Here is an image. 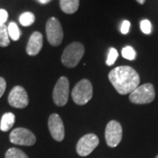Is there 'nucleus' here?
I'll return each instance as SVG.
<instances>
[{
  "label": "nucleus",
  "instance_id": "obj_4",
  "mask_svg": "<svg viewBox=\"0 0 158 158\" xmlns=\"http://www.w3.org/2000/svg\"><path fill=\"white\" fill-rule=\"evenodd\" d=\"M156 97L155 88L151 84H144L138 86L129 95V100L134 104L144 105L154 101Z\"/></svg>",
  "mask_w": 158,
  "mask_h": 158
},
{
  "label": "nucleus",
  "instance_id": "obj_6",
  "mask_svg": "<svg viewBox=\"0 0 158 158\" xmlns=\"http://www.w3.org/2000/svg\"><path fill=\"white\" fill-rule=\"evenodd\" d=\"M69 83L66 77L58 79L53 90V100L57 106H64L69 99Z\"/></svg>",
  "mask_w": 158,
  "mask_h": 158
},
{
  "label": "nucleus",
  "instance_id": "obj_7",
  "mask_svg": "<svg viewBox=\"0 0 158 158\" xmlns=\"http://www.w3.org/2000/svg\"><path fill=\"white\" fill-rule=\"evenodd\" d=\"M10 141L20 146H33L36 142V137L30 130L24 127L13 129L10 134Z\"/></svg>",
  "mask_w": 158,
  "mask_h": 158
},
{
  "label": "nucleus",
  "instance_id": "obj_22",
  "mask_svg": "<svg viewBox=\"0 0 158 158\" xmlns=\"http://www.w3.org/2000/svg\"><path fill=\"white\" fill-rule=\"evenodd\" d=\"M130 27H131V24L128 20H124L122 24H121V27H120V32L121 34H127L130 30Z\"/></svg>",
  "mask_w": 158,
  "mask_h": 158
},
{
  "label": "nucleus",
  "instance_id": "obj_27",
  "mask_svg": "<svg viewBox=\"0 0 158 158\" xmlns=\"http://www.w3.org/2000/svg\"><path fill=\"white\" fill-rule=\"evenodd\" d=\"M155 158H158V155H157V156H156V157H155Z\"/></svg>",
  "mask_w": 158,
  "mask_h": 158
},
{
  "label": "nucleus",
  "instance_id": "obj_19",
  "mask_svg": "<svg viewBox=\"0 0 158 158\" xmlns=\"http://www.w3.org/2000/svg\"><path fill=\"white\" fill-rule=\"evenodd\" d=\"M121 54H122V56L124 57L125 59H127L130 61L135 60L136 57L135 50L131 46H126L125 48H123L122 51H121Z\"/></svg>",
  "mask_w": 158,
  "mask_h": 158
},
{
  "label": "nucleus",
  "instance_id": "obj_21",
  "mask_svg": "<svg viewBox=\"0 0 158 158\" xmlns=\"http://www.w3.org/2000/svg\"><path fill=\"white\" fill-rule=\"evenodd\" d=\"M140 27H141V32L143 34H151V32H152V25H151V22L148 19H143V20H141V24H140Z\"/></svg>",
  "mask_w": 158,
  "mask_h": 158
},
{
  "label": "nucleus",
  "instance_id": "obj_3",
  "mask_svg": "<svg viewBox=\"0 0 158 158\" xmlns=\"http://www.w3.org/2000/svg\"><path fill=\"white\" fill-rule=\"evenodd\" d=\"M93 95L92 85L89 80L82 79L72 90L71 97L73 101L79 106H84L90 101Z\"/></svg>",
  "mask_w": 158,
  "mask_h": 158
},
{
  "label": "nucleus",
  "instance_id": "obj_2",
  "mask_svg": "<svg viewBox=\"0 0 158 158\" xmlns=\"http://www.w3.org/2000/svg\"><path fill=\"white\" fill-rule=\"evenodd\" d=\"M85 54V47L82 43L75 41L66 47L62 55V64L68 68L76 67Z\"/></svg>",
  "mask_w": 158,
  "mask_h": 158
},
{
  "label": "nucleus",
  "instance_id": "obj_13",
  "mask_svg": "<svg viewBox=\"0 0 158 158\" xmlns=\"http://www.w3.org/2000/svg\"><path fill=\"white\" fill-rule=\"evenodd\" d=\"M62 11L67 14H73L78 10L79 0H60Z\"/></svg>",
  "mask_w": 158,
  "mask_h": 158
},
{
  "label": "nucleus",
  "instance_id": "obj_16",
  "mask_svg": "<svg viewBox=\"0 0 158 158\" xmlns=\"http://www.w3.org/2000/svg\"><path fill=\"white\" fill-rule=\"evenodd\" d=\"M10 44V37L6 25L0 26V47H7Z\"/></svg>",
  "mask_w": 158,
  "mask_h": 158
},
{
  "label": "nucleus",
  "instance_id": "obj_18",
  "mask_svg": "<svg viewBox=\"0 0 158 158\" xmlns=\"http://www.w3.org/2000/svg\"><path fill=\"white\" fill-rule=\"evenodd\" d=\"M6 158H29L26 153L17 148H11L6 153Z\"/></svg>",
  "mask_w": 158,
  "mask_h": 158
},
{
  "label": "nucleus",
  "instance_id": "obj_24",
  "mask_svg": "<svg viewBox=\"0 0 158 158\" xmlns=\"http://www.w3.org/2000/svg\"><path fill=\"white\" fill-rule=\"evenodd\" d=\"M6 89V82L5 78L0 77V98L4 95Z\"/></svg>",
  "mask_w": 158,
  "mask_h": 158
},
{
  "label": "nucleus",
  "instance_id": "obj_1",
  "mask_svg": "<svg viewBox=\"0 0 158 158\" xmlns=\"http://www.w3.org/2000/svg\"><path fill=\"white\" fill-rule=\"evenodd\" d=\"M108 78L114 89L121 95L130 94L140 84V76L130 66H119L112 69Z\"/></svg>",
  "mask_w": 158,
  "mask_h": 158
},
{
  "label": "nucleus",
  "instance_id": "obj_15",
  "mask_svg": "<svg viewBox=\"0 0 158 158\" xmlns=\"http://www.w3.org/2000/svg\"><path fill=\"white\" fill-rule=\"evenodd\" d=\"M7 30H8L9 37L12 40L16 41L18 40H19V38H20V30H19V27H18V25L16 23H10L9 26L7 27Z\"/></svg>",
  "mask_w": 158,
  "mask_h": 158
},
{
  "label": "nucleus",
  "instance_id": "obj_17",
  "mask_svg": "<svg viewBox=\"0 0 158 158\" xmlns=\"http://www.w3.org/2000/svg\"><path fill=\"white\" fill-rule=\"evenodd\" d=\"M35 20V17H34V13L32 12H24L20 15L19 17V23L22 25L23 27H29L31 25H33Z\"/></svg>",
  "mask_w": 158,
  "mask_h": 158
},
{
  "label": "nucleus",
  "instance_id": "obj_25",
  "mask_svg": "<svg viewBox=\"0 0 158 158\" xmlns=\"http://www.w3.org/2000/svg\"><path fill=\"white\" fill-rule=\"evenodd\" d=\"M37 1L40 4H42V5H46V4H48L51 0H37Z\"/></svg>",
  "mask_w": 158,
  "mask_h": 158
},
{
  "label": "nucleus",
  "instance_id": "obj_14",
  "mask_svg": "<svg viewBox=\"0 0 158 158\" xmlns=\"http://www.w3.org/2000/svg\"><path fill=\"white\" fill-rule=\"evenodd\" d=\"M15 123V115L12 113H6L3 115L0 123V129L3 132H7L11 129Z\"/></svg>",
  "mask_w": 158,
  "mask_h": 158
},
{
  "label": "nucleus",
  "instance_id": "obj_12",
  "mask_svg": "<svg viewBox=\"0 0 158 158\" xmlns=\"http://www.w3.org/2000/svg\"><path fill=\"white\" fill-rule=\"evenodd\" d=\"M43 46V36L40 32H34L30 36L27 46V53L28 56H34L39 54Z\"/></svg>",
  "mask_w": 158,
  "mask_h": 158
},
{
  "label": "nucleus",
  "instance_id": "obj_10",
  "mask_svg": "<svg viewBox=\"0 0 158 158\" xmlns=\"http://www.w3.org/2000/svg\"><path fill=\"white\" fill-rule=\"evenodd\" d=\"M8 103L11 106L14 108L22 109L27 107L29 103L28 95L27 90L22 86L19 85L13 87L9 93Z\"/></svg>",
  "mask_w": 158,
  "mask_h": 158
},
{
  "label": "nucleus",
  "instance_id": "obj_23",
  "mask_svg": "<svg viewBox=\"0 0 158 158\" xmlns=\"http://www.w3.org/2000/svg\"><path fill=\"white\" fill-rule=\"evenodd\" d=\"M7 19H8V12L4 9H0V26L5 25V23L7 21Z\"/></svg>",
  "mask_w": 158,
  "mask_h": 158
},
{
  "label": "nucleus",
  "instance_id": "obj_5",
  "mask_svg": "<svg viewBox=\"0 0 158 158\" xmlns=\"http://www.w3.org/2000/svg\"><path fill=\"white\" fill-rule=\"evenodd\" d=\"M46 34L50 45L59 46L63 40V31L62 25L56 18L52 17L46 23Z\"/></svg>",
  "mask_w": 158,
  "mask_h": 158
},
{
  "label": "nucleus",
  "instance_id": "obj_8",
  "mask_svg": "<svg viewBox=\"0 0 158 158\" xmlns=\"http://www.w3.org/2000/svg\"><path fill=\"white\" fill-rule=\"evenodd\" d=\"M99 139L94 134H87L81 137L77 144V153L80 156H87L98 145Z\"/></svg>",
  "mask_w": 158,
  "mask_h": 158
},
{
  "label": "nucleus",
  "instance_id": "obj_26",
  "mask_svg": "<svg viewBox=\"0 0 158 158\" xmlns=\"http://www.w3.org/2000/svg\"><path fill=\"white\" fill-rule=\"evenodd\" d=\"M136 1H137V2H138L139 4H141V5H143V4L145 3V1H146V0H136Z\"/></svg>",
  "mask_w": 158,
  "mask_h": 158
},
{
  "label": "nucleus",
  "instance_id": "obj_9",
  "mask_svg": "<svg viewBox=\"0 0 158 158\" xmlns=\"http://www.w3.org/2000/svg\"><path fill=\"white\" fill-rule=\"evenodd\" d=\"M105 137L109 147H117L122 139V127L120 123L116 120H111L106 125Z\"/></svg>",
  "mask_w": 158,
  "mask_h": 158
},
{
  "label": "nucleus",
  "instance_id": "obj_20",
  "mask_svg": "<svg viewBox=\"0 0 158 158\" xmlns=\"http://www.w3.org/2000/svg\"><path fill=\"white\" fill-rule=\"evenodd\" d=\"M118 56V51L116 50L114 48H111L110 50H109L107 59H106V65H107V66H112V65H113L114 62H116Z\"/></svg>",
  "mask_w": 158,
  "mask_h": 158
},
{
  "label": "nucleus",
  "instance_id": "obj_11",
  "mask_svg": "<svg viewBox=\"0 0 158 158\" xmlns=\"http://www.w3.org/2000/svg\"><path fill=\"white\" fill-rule=\"evenodd\" d=\"M48 129L51 136L56 141H62L65 136L64 125L61 117L57 113L51 114L48 118Z\"/></svg>",
  "mask_w": 158,
  "mask_h": 158
}]
</instances>
